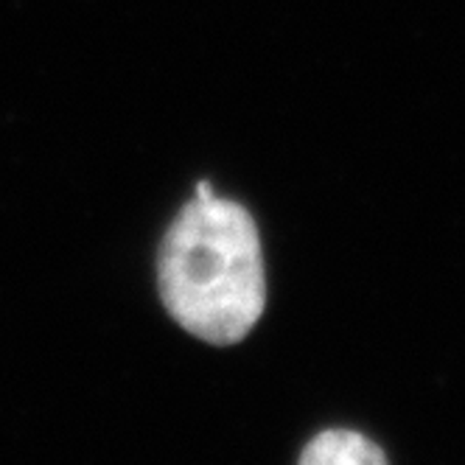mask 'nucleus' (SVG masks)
<instances>
[{
    "label": "nucleus",
    "instance_id": "obj_2",
    "mask_svg": "<svg viewBox=\"0 0 465 465\" xmlns=\"http://www.w3.org/2000/svg\"><path fill=\"white\" fill-rule=\"evenodd\" d=\"M297 465H387V460L384 451L359 431L328 429L312 438Z\"/></svg>",
    "mask_w": 465,
    "mask_h": 465
},
{
    "label": "nucleus",
    "instance_id": "obj_1",
    "mask_svg": "<svg viewBox=\"0 0 465 465\" xmlns=\"http://www.w3.org/2000/svg\"><path fill=\"white\" fill-rule=\"evenodd\" d=\"M160 297L188 334L236 345L267 306L261 239L252 216L199 183L160 244Z\"/></svg>",
    "mask_w": 465,
    "mask_h": 465
}]
</instances>
